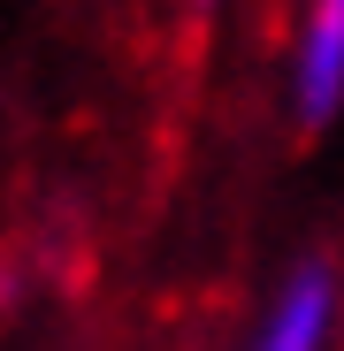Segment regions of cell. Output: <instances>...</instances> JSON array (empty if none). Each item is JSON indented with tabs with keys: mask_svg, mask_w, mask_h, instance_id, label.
Instances as JSON below:
<instances>
[{
	"mask_svg": "<svg viewBox=\"0 0 344 351\" xmlns=\"http://www.w3.org/2000/svg\"><path fill=\"white\" fill-rule=\"evenodd\" d=\"M344 107V0H314L299 38V123L321 130Z\"/></svg>",
	"mask_w": 344,
	"mask_h": 351,
	"instance_id": "1",
	"label": "cell"
},
{
	"mask_svg": "<svg viewBox=\"0 0 344 351\" xmlns=\"http://www.w3.org/2000/svg\"><path fill=\"white\" fill-rule=\"evenodd\" d=\"M336 328V275L321 260H306L291 282H283V298L268 306V328L253 351H321Z\"/></svg>",
	"mask_w": 344,
	"mask_h": 351,
	"instance_id": "2",
	"label": "cell"
}]
</instances>
